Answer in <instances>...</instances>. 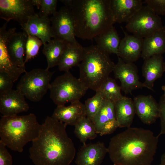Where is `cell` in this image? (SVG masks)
I'll list each match as a JSON object with an SVG mask.
<instances>
[{"mask_svg":"<svg viewBox=\"0 0 165 165\" xmlns=\"http://www.w3.org/2000/svg\"><path fill=\"white\" fill-rule=\"evenodd\" d=\"M84 116H86L84 104L79 101L71 103L68 106H57L51 117L67 126H75Z\"/></svg>","mask_w":165,"mask_h":165,"instance_id":"obj_21","label":"cell"},{"mask_svg":"<svg viewBox=\"0 0 165 165\" xmlns=\"http://www.w3.org/2000/svg\"><path fill=\"white\" fill-rule=\"evenodd\" d=\"M29 106L25 97L16 89L0 94V112L3 116L26 112Z\"/></svg>","mask_w":165,"mask_h":165,"instance_id":"obj_13","label":"cell"},{"mask_svg":"<svg viewBox=\"0 0 165 165\" xmlns=\"http://www.w3.org/2000/svg\"><path fill=\"white\" fill-rule=\"evenodd\" d=\"M28 35L26 45L24 63L34 58L38 53L39 48L43 44L42 41L38 38L27 34Z\"/></svg>","mask_w":165,"mask_h":165,"instance_id":"obj_31","label":"cell"},{"mask_svg":"<svg viewBox=\"0 0 165 165\" xmlns=\"http://www.w3.org/2000/svg\"><path fill=\"white\" fill-rule=\"evenodd\" d=\"M133 101L136 114L144 123L152 124L159 118V104L152 96L138 95Z\"/></svg>","mask_w":165,"mask_h":165,"instance_id":"obj_14","label":"cell"},{"mask_svg":"<svg viewBox=\"0 0 165 165\" xmlns=\"http://www.w3.org/2000/svg\"><path fill=\"white\" fill-rule=\"evenodd\" d=\"M114 105L116 119L118 127H130L136 114L133 100L124 96L116 102Z\"/></svg>","mask_w":165,"mask_h":165,"instance_id":"obj_22","label":"cell"},{"mask_svg":"<svg viewBox=\"0 0 165 165\" xmlns=\"http://www.w3.org/2000/svg\"><path fill=\"white\" fill-rule=\"evenodd\" d=\"M121 86H119L116 80L109 77L103 83L98 90L103 94L105 98L109 99L114 103L122 98Z\"/></svg>","mask_w":165,"mask_h":165,"instance_id":"obj_29","label":"cell"},{"mask_svg":"<svg viewBox=\"0 0 165 165\" xmlns=\"http://www.w3.org/2000/svg\"><path fill=\"white\" fill-rule=\"evenodd\" d=\"M113 72L115 78L121 82V90L126 94H131L133 90L144 87L139 81L137 68L134 63H126L118 57Z\"/></svg>","mask_w":165,"mask_h":165,"instance_id":"obj_11","label":"cell"},{"mask_svg":"<svg viewBox=\"0 0 165 165\" xmlns=\"http://www.w3.org/2000/svg\"><path fill=\"white\" fill-rule=\"evenodd\" d=\"M42 124L33 113L24 116H2L0 141L10 149L19 152L38 136Z\"/></svg>","mask_w":165,"mask_h":165,"instance_id":"obj_4","label":"cell"},{"mask_svg":"<svg viewBox=\"0 0 165 165\" xmlns=\"http://www.w3.org/2000/svg\"><path fill=\"white\" fill-rule=\"evenodd\" d=\"M67 126L46 117L38 137L32 141L29 157L35 165H69L76 149L66 131Z\"/></svg>","mask_w":165,"mask_h":165,"instance_id":"obj_1","label":"cell"},{"mask_svg":"<svg viewBox=\"0 0 165 165\" xmlns=\"http://www.w3.org/2000/svg\"><path fill=\"white\" fill-rule=\"evenodd\" d=\"M162 89L164 92V94L165 95V85H163L162 86Z\"/></svg>","mask_w":165,"mask_h":165,"instance_id":"obj_39","label":"cell"},{"mask_svg":"<svg viewBox=\"0 0 165 165\" xmlns=\"http://www.w3.org/2000/svg\"><path fill=\"white\" fill-rule=\"evenodd\" d=\"M163 33L165 37V25L164 26H163Z\"/></svg>","mask_w":165,"mask_h":165,"instance_id":"obj_40","label":"cell"},{"mask_svg":"<svg viewBox=\"0 0 165 165\" xmlns=\"http://www.w3.org/2000/svg\"><path fill=\"white\" fill-rule=\"evenodd\" d=\"M141 0H110L115 23H127L142 7Z\"/></svg>","mask_w":165,"mask_h":165,"instance_id":"obj_18","label":"cell"},{"mask_svg":"<svg viewBox=\"0 0 165 165\" xmlns=\"http://www.w3.org/2000/svg\"><path fill=\"white\" fill-rule=\"evenodd\" d=\"M163 27L161 17L146 5L132 17L126 28L133 35L144 38L162 30Z\"/></svg>","mask_w":165,"mask_h":165,"instance_id":"obj_8","label":"cell"},{"mask_svg":"<svg viewBox=\"0 0 165 165\" xmlns=\"http://www.w3.org/2000/svg\"><path fill=\"white\" fill-rule=\"evenodd\" d=\"M31 0H0V17L9 22L14 20L22 27L36 13Z\"/></svg>","mask_w":165,"mask_h":165,"instance_id":"obj_10","label":"cell"},{"mask_svg":"<svg viewBox=\"0 0 165 165\" xmlns=\"http://www.w3.org/2000/svg\"><path fill=\"white\" fill-rule=\"evenodd\" d=\"M6 146L0 141V165H12V158Z\"/></svg>","mask_w":165,"mask_h":165,"instance_id":"obj_36","label":"cell"},{"mask_svg":"<svg viewBox=\"0 0 165 165\" xmlns=\"http://www.w3.org/2000/svg\"><path fill=\"white\" fill-rule=\"evenodd\" d=\"M159 138L150 130L130 127L111 138L108 153L114 165H151Z\"/></svg>","mask_w":165,"mask_h":165,"instance_id":"obj_2","label":"cell"},{"mask_svg":"<svg viewBox=\"0 0 165 165\" xmlns=\"http://www.w3.org/2000/svg\"><path fill=\"white\" fill-rule=\"evenodd\" d=\"M74 132L80 141L84 144L88 139H94L97 136L93 121L86 116L81 118L75 125Z\"/></svg>","mask_w":165,"mask_h":165,"instance_id":"obj_28","label":"cell"},{"mask_svg":"<svg viewBox=\"0 0 165 165\" xmlns=\"http://www.w3.org/2000/svg\"><path fill=\"white\" fill-rule=\"evenodd\" d=\"M28 37L24 31L15 32L9 37L6 42L7 51L12 61L18 67L25 69L24 57Z\"/></svg>","mask_w":165,"mask_h":165,"instance_id":"obj_19","label":"cell"},{"mask_svg":"<svg viewBox=\"0 0 165 165\" xmlns=\"http://www.w3.org/2000/svg\"><path fill=\"white\" fill-rule=\"evenodd\" d=\"M69 8L75 37L82 39H93L115 24L110 0H72Z\"/></svg>","mask_w":165,"mask_h":165,"instance_id":"obj_3","label":"cell"},{"mask_svg":"<svg viewBox=\"0 0 165 165\" xmlns=\"http://www.w3.org/2000/svg\"><path fill=\"white\" fill-rule=\"evenodd\" d=\"M118 127L116 119L109 121L104 125L99 133L101 136L113 133Z\"/></svg>","mask_w":165,"mask_h":165,"instance_id":"obj_37","label":"cell"},{"mask_svg":"<svg viewBox=\"0 0 165 165\" xmlns=\"http://www.w3.org/2000/svg\"><path fill=\"white\" fill-rule=\"evenodd\" d=\"M115 65L109 54L97 45L83 47L82 59L78 66L79 79L88 89L96 92L109 77Z\"/></svg>","mask_w":165,"mask_h":165,"instance_id":"obj_5","label":"cell"},{"mask_svg":"<svg viewBox=\"0 0 165 165\" xmlns=\"http://www.w3.org/2000/svg\"><path fill=\"white\" fill-rule=\"evenodd\" d=\"M164 64H165V62H164Z\"/></svg>","mask_w":165,"mask_h":165,"instance_id":"obj_41","label":"cell"},{"mask_svg":"<svg viewBox=\"0 0 165 165\" xmlns=\"http://www.w3.org/2000/svg\"><path fill=\"white\" fill-rule=\"evenodd\" d=\"M6 22L0 28V72L9 75L15 82L20 75L26 72V69L20 68L12 61L8 54L6 46L8 39L13 33L16 32L14 28L7 30Z\"/></svg>","mask_w":165,"mask_h":165,"instance_id":"obj_12","label":"cell"},{"mask_svg":"<svg viewBox=\"0 0 165 165\" xmlns=\"http://www.w3.org/2000/svg\"><path fill=\"white\" fill-rule=\"evenodd\" d=\"M83 55V47H78L66 46L58 65L61 71H69L72 67L78 66L82 61Z\"/></svg>","mask_w":165,"mask_h":165,"instance_id":"obj_24","label":"cell"},{"mask_svg":"<svg viewBox=\"0 0 165 165\" xmlns=\"http://www.w3.org/2000/svg\"><path fill=\"white\" fill-rule=\"evenodd\" d=\"M142 68L145 81L144 87L153 90L155 81L165 72L164 62L162 55H155L144 60Z\"/></svg>","mask_w":165,"mask_h":165,"instance_id":"obj_20","label":"cell"},{"mask_svg":"<svg viewBox=\"0 0 165 165\" xmlns=\"http://www.w3.org/2000/svg\"><path fill=\"white\" fill-rule=\"evenodd\" d=\"M108 148L103 142L83 144L79 150L75 161L76 165H101Z\"/></svg>","mask_w":165,"mask_h":165,"instance_id":"obj_15","label":"cell"},{"mask_svg":"<svg viewBox=\"0 0 165 165\" xmlns=\"http://www.w3.org/2000/svg\"><path fill=\"white\" fill-rule=\"evenodd\" d=\"M50 19L53 39L63 42L66 46L82 47L75 38L73 17L68 7H62Z\"/></svg>","mask_w":165,"mask_h":165,"instance_id":"obj_9","label":"cell"},{"mask_svg":"<svg viewBox=\"0 0 165 165\" xmlns=\"http://www.w3.org/2000/svg\"><path fill=\"white\" fill-rule=\"evenodd\" d=\"M145 2L156 15H165V0H145Z\"/></svg>","mask_w":165,"mask_h":165,"instance_id":"obj_33","label":"cell"},{"mask_svg":"<svg viewBox=\"0 0 165 165\" xmlns=\"http://www.w3.org/2000/svg\"><path fill=\"white\" fill-rule=\"evenodd\" d=\"M32 4L40 9V16H49L56 12L57 0H31Z\"/></svg>","mask_w":165,"mask_h":165,"instance_id":"obj_32","label":"cell"},{"mask_svg":"<svg viewBox=\"0 0 165 165\" xmlns=\"http://www.w3.org/2000/svg\"><path fill=\"white\" fill-rule=\"evenodd\" d=\"M88 89L70 71L57 76L50 83V97L57 106L80 101Z\"/></svg>","mask_w":165,"mask_h":165,"instance_id":"obj_6","label":"cell"},{"mask_svg":"<svg viewBox=\"0 0 165 165\" xmlns=\"http://www.w3.org/2000/svg\"><path fill=\"white\" fill-rule=\"evenodd\" d=\"M122 29L124 36L120 41L117 56L126 63H133L141 57L143 38L129 35Z\"/></svg>","mask_w":165,"mask_h":165,"instance_id":"obj_16","label":"cell"},{"mask_svg":"<svg viewBox=\"0 0 165 165\" xmlns=\"http://www.w3.org/2000/svg\"><path fill=\"white\" fill-rule=\"evenodd\" d=\"M159 165H165V152L162 155L160 162Z\"/></svg>","mask_w":165,"mask_h":165,"instance_id":"obj_38","label":"cell"},{"mask_svg":"<svg viewBox=\"0 0 165 165\" xmlns=\"http://www.w3.org/2000/svg\"><path fill=\"white\" fill-rule=\"evenodd\" d=\"M50 23L49 16H40L36 13L29 18L22 28L27 34L40 39L43 45L49 42L53 38Z\"/></svg>","mask_w":165,"mask_h":165,"instance_id":"obj_17","label":"cell"},{"mask_svg":"<svg viewBox=\"0 0 165 165\" xmlns=\"http://www.w3.org/2000/svg\"><path fill=\"white\" fill-rule=\"evenodd\" d=\"M115 119L114 103L109 99L105 98L100 108L92 121L97 133H100L106 123Z\"/></svg>","mask_w":165,"mask_h":165,"instance_id":"obj_27","label":"cell"},{"mask_svg":"<svg viewBox=\"0 0 165 165\" xmlns=\"http://www.w3.org/2000/svg\"><path fill=\"white\" fill-rule=\"evenodd\" d=\"M97 45L109 54L118 53L120 40L113 26L108 30L96 36L94 38Z\"/></svg>","mask_w":165,"mask_h":165,"instance_id":"obj_25","label":"cell"},{"mask_svg":"<svg viewBox=\"0 0 165 165\" xmlns=\"http://www.w3.org/2000/svg\"><path fill=\"white\" fill-rule=\"evenodd\" d=\"M104 99L102 93L98 90L96 92L94 96L86 100L84 105L87 117L93 121L100 108Z\"/></svg>","mask_w":165,"mask_h":165,"instance_id":"obj_30","label":"cell"},{"mask_svg":"<svg viewBox=\"0 0 165 165\" xmlns=\"http://www.w3.org/2000/svg\"><path fill=\"white\" fill-rule=\"evenodd\" d=\"M66 46L63 42L54 39L43 44L42 53L46 58L47 69L58 65Z\"/></svg>","mask_w":165,"mask_h":165,"instance_id":"obj_26","label":"cell"},{"mask_svg":"<svg viewBox=\"0 0 165 165\" xmlns=\"http://www.w3.org/2000/svg\"><path fill=\"white\" fill-rule=\"evenodd\" d=\"M165 53V38L163 31H159L143 38L141 55L144 60L155 55Z\"/></svg>","mask_w":165,"mask_h":165,"instance_id":"obj_23","label":"cell"},{"mask_svg":"<svg viewBox=\"0 0 165 165\" xmlns=\"http://www.w3.org/2000/svg\"><path fill=\"white\" fill-rule=\"evenodd\" d=\"M54 73L46 68H35L26 72L18 82L16 90L30 101L38 102L49 90Z\"/></svg>","mask_w":165,"mask_h":165,"instance_id":"obj_7","label":"cell"},{"mask_svg":"<svg viewBox=\"0 0 165 165\" xmlns=\"http://www.w3.org/2000/svg\"><path fill=\"white\" fill-rule=\"evenodd\" d=\"M159 118L160 121V130L158 135L159 137L161 135L165 134V95L164 94L161 97L159 103Z\"/></svg>","mask_w":165,"mask_h":165,"instance_id":"obj_35","label":"cell"},{"mask_svg":"<svg viewBox=\"0 0 165 165\" xmlns=\"http://www.w3.org/2000/svg\"><path fill=\"white\" fill-rule=\"evenodd\" d=\"M14 82L7 74L0 72V94L12 90Z\"/></svg>","mask_w":165,"mask_h":165,"instance_id":"obj_34","label":"cell"}]
</instances>
